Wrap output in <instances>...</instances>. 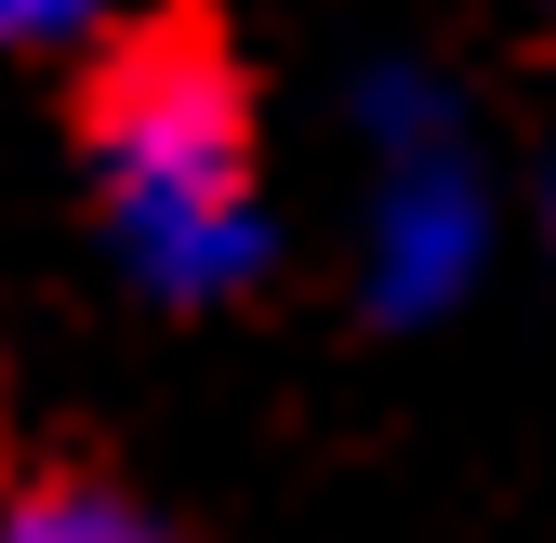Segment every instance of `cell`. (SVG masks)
<instances>
[{
  "label": "cell",
  "instance_id": "6da1fadb",
  "mask_svg": "<svg viewBox=\"0 0 556 543\" xmlns=\"http://www.w3.org/2000/svg\"><path fill=\"white\" fill-rule=\"evenodd\" d=\"M80 186L93 239L147 305L213 318L278 265V199L252 147V93L199 40H119L80 106Z\"/></svg>",
  "mask_w": 556,
  "mask_h": 543
},
{
  "label": "cell",
  "instance_id": "7a4b0ae2",
  "mask_svg": "<svg viewBox=\"0 0 556 543\" xmlns=\"http://www.w3.org/2000/svg\"><path fill=\"white\" fill-rule=\"evenodd\" d=\"M344 147H358V305L384 331H438L504 252L491 147L425 53H371L344 80Z\"/></svg>",
  "mask_w": 556,
  "mask_h": 543
},
{
  "label": "cell",
  "instance_id": "3957f363",
  "mask_svg": "<svg viewBox=\"0 0 556 543\" xmlns=\"http://www.w3.org/2000/svg\"><path fill=\"white\" fill-rule=\"evenodd\" d=\"M0 543H173V530L106 478H40V491L0 504Z\"/></svg>",
  "mask_w": 556,
  "mask_h": 543
},
{
  "label": "cell",
  "instance_id": "277c9868",
  "mask_svg": "<svg viewBox=\"0 0 556 543\" xmlns=\"http://www.w3.org/2000/svg\"><path fill=\"white\" fill-rule=\"evenodd\" d=\"M119 27H132V0H0V53H80Z\"/></svg>",
  "mask_w": 556,
  "mask_h": 543
},
{
  "label": "cell",
  "instance_id": "5b68a950",
  "mask_svg": "<svg viewBox=\"0 0 556 543\" xmlns=\"http://www.w3.org/2000/svg\"><path fill=\"white\" fill-rule=\"evenodd\" d=\"M530 239H543V265H556V147H543V173H530Z\"/></svg>",
  "mask_w": 556,
  "mask_h": 543
}]
</instances>
